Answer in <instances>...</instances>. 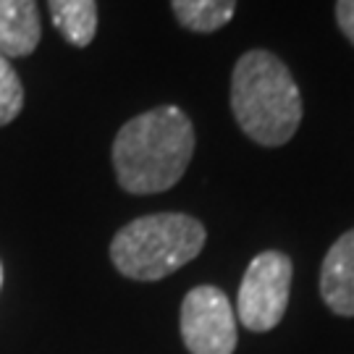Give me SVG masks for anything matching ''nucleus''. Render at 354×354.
<instances>
[{
    "label": "nucleus",
    "instance_id": "obj_6",
    "mask_svg": "<svg viewBox=\"0 0 354 354\" xmlns=\"http://www.w3.org/2000/svg\"><path fill=\"white\" fill-rule=\"evenodd\" d=\"M320 297L342 317H354V228L330 244L320 266Z\"/></svg>",
    "mask_w": 354,
    "mask_h": 354
},
{
    "label": "nucleus",
    "instance_id": "obj_5",
    "mask_svg": "<svg viewBox=\"0 0 354 354\" xmlns=\"http://www.w3.org/2000/svg\"><path fill=\"white\" fill-rule=\"evenodd\" d=\"M181 342L192 354H234L236 313L218 286H197L181 302Z\"/></svg>",
    "mask_w": 354,
    "mask_h": 354
},
{
    "label": "nucleus",
    "instance_id": "obj_4",
    "mask_svg": "<svg viewBox=\"0 0 354 354\" xmlns=\"http://www.w3.org/2000/svg\"><path fill=\"white\" fill-rule=\"evenodd\" d=\"M291 273V257L281 250H266L247 266L234 310L244 328L266 333L283 320L289 307Z\"/></svg>",
    "mask_w": 354,
    "mask_h": 354
},
{
    "label": "nucleus",
    "instance_id": "obj_9",
    "mask_svg": "<svg viewBox=\"0 0 354 354\" xmlns=\"http://www.w3.org/2000/svg\"><path fill=\"white\" fill-rule=\"evenodd\" d=\"M176 21L197 35H213L234 19L236 0H171Z\"/></svg>",
    "mask_w": 354,
    "mask_h": 354
},
{
    "label": "nucleus",
    "instance_id": "obj_11",
    "mask_svg": "<svg viewBox=\"0 0 354 354\" xmlns=\"http://www.w3.org/2000/svg\"><path fill=\"white\" fill-rule=\"evenodd\" d=\"M336 24L354 45V0H336Z\"/></svg>",
    "mask_w": 354,
    "mask_h": 354
},
{
    "label": "nucleus",
    "instance_id": "obj_10",
    "mask_svg": "<svg viewBox=\"0 0 354 354\" xmlns=\"http://www.w3.org/2000/svg\"><path fill=\"white\" fill-rule=\"evenodd\" d=\"M21 108H24L21 79L13 71L11 61L0 55V127H8L13 118H19Z\"/></svg>",
    "mask_w": 354,
    "mask_h": 354
},
{
    "label": "nucleus",
    "instance_id": "obj_12",
    "mask_svg": "<svg viewBox=\"0 0 354 354\" xmlns=\"http://www.w3.org/2000/svg\"><path fill=\"white\" fill-rule=\"evenodd\" d=\"M0 286H3V266H0Z\"/></svg>",
    "mask_w": 354,
    "mask_h": 354
},
{
    "label": "nucleus",
    "instance_id": "obj_7",
    "mask_svg": "<svg viewBox=\"0 0 354 354\" xmlns=\"http://www.w3.org/2000/svg\"><path fill=\"white\" fill-rule=\"evenodd\" d=\"M42 37L37 0H0V55L26 58Z\"/></svg>",
    "mask_w": 354,
    "mask_h": 354
},
{
    "label": "nucleus",
    "instance_id": "obj_8",
    "mask_svg": "<svg viewBox=\"0 0 354 354\" xmlns=\"http://www.w3.org/2000/svg\"><path fill=\"white\" fill-rule=\"evenodd\" d=\"M50 16L61 37L74 48H87L97 35V3L95 0H48Z\"/></svg>",
    "mask_w": 354,
    "mask_h": 354
},
{
    "label": "nucleus",
    "instance_id": "obj_3",
    "mask_svg": "<svg viewBox=\"0 0 354 354\" xmlns=\"http://www.w3.org/2000/svg\"><path fill=\"white\" fill-rule=\"evenodd\" d=\"M207 231L187 213H152L118 228L111 260L131 281H160L203 252Z\"/></svg>",
    "mask_w": 354,
    "mask_h": 354
},
{
    "label": "nucleus",
    "instance_id": "obj_1",
    "mask_svg": "<svg viewBox=\"0 0 354 354\" xmlns=\"http://www.w3.org/2000/svg\"><path fill=\"white\" fill-rule=\"evenodd\" d=\"M113 171L129 194H160L176 187L194 155V127L176 105L134 115L113 140Z\"/></svg>",
    "mask_w": 354,
    "mask_h": 354
},
{
    "label": "nucleus",
    "instance_id": "obj_2",
    "mask_svg": "<svg viewBox=\"0 0 354 354\" xmlns=\"http://www.w3.org/2000/svg\"><path fill=\"white\" fill-rule=\"evenodd\" d=\"M231 111L263 147H281L302 124V95L289 66L270 50L244 53L231 74Z\"/></svg>",
    "mask_w": 354,
    "mask_h": 354
}]
</instances>
